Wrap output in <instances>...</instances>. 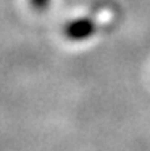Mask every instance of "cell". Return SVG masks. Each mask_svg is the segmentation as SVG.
<instances>
[{"mask_svg": "<svg viewBox=\"0 0 150 151\" xmlns=\"http://www.w3.org/2000/svg\"><path fill=\"white\" fill-rule=\"evenodd\" d=\"M95 32V23L91 18H78L63 27V34L70 40H86Z\"/></svg>", "mask_w": 150, "mask_h": 151, "instance_id": "6da1fadb", "label": "cell"}, {"mask_svg": "<svg viewBox=\"0 0 150 151\" xmlns=\"http://www.w3.org/2000/svg\"><path fill=\"white\" fill-rule=\"evenodd\" d=\"M29 2H31V5H33L34 10H37V12H44V10L49 6L50 0H29Z\"/></svg>", "mask_w": 150, "mask_h": 151, "instance_id": "7a4b0ae2", "label": "cell"}]
</instances>
